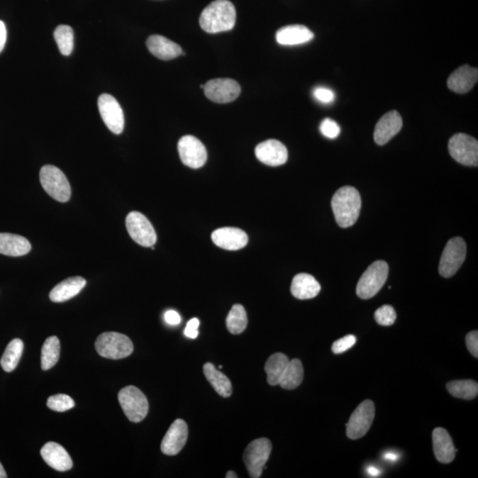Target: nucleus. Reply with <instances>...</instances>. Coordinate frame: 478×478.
<instances>
[{"label":"nucleus","instance_id":"f257e3e1","mask_svg":"<svg viewBox=\"0 0 478 478\" xmlns=\"http://www.w3.org/2000/svg\"><path fill=\"white\" fill-rule=\"evenodd\" d=\"M236 18V9L233 3L229 0H216L202 11L199 24L208 33H220L233 30Z\"/></svg>","mask_w":478,"mask_h":478},{"label":"nucleus","instance_id":"f03ea898","mask_svg":"<svg viewBox=\"0 0 478 478\" xmlns=\"http://www.w3.org/2000/svg\"><path fill=\"white\" fill-rule=\"evenodd\" d=\"M335 218L341 228L354 226L359 218L362 199L359 191L352 187H345L336 191L331 201Z\"/></svg>","mask_w":478,"mask_h":478},{"label":"nucleus","instance_id":"7ed1b4c3","mask_svg":"<svg viewBox=\"0 0 478 478\" xmlns=\"http://www.w3.org/2000/svg\"><path fill=\"white\" fill-rule=\"evenodd\" d=\"M96 350L102 357L121 360L133 352V343L126 335L118 333H104L95 342Z\"/></svg>","mask_w":478,"mask_h":478},{"label":"nucleus","instance_id":"20e7f679","mask_svg":"<svg viewBox=\"0 0 478 478\" xmlns=\"http://www.w3.org/2000/svg\"><path fill=\"white\" fill-rule=\"evenodd\" d=\"M389 274L388 264L377 260L367 267L358 282L356 294L360 299H369L376 296L384 287Z\"/></svg>","mask_w":478,"mask_h":478},{"label":"nucleus","instance_id":"39448f33","mask_svg":"<svg viewBox=\"0 0 478 478\" xmlns=\"http://www.w3.org/2000/svg\"><path fill=\"white\" fill-rule=\"evenodd\" d=\"M40 182L45 192L59 202H67L71 197V187L65 174L58 167L46 165L40 170Z\"/></svg>","mask_w":478,"mask_h":478},{"label":"nucleus","instance_id":"423d86ee","mask_svg":"<svg viewBox=\"0 0 478 478\" xmlns=\"http://www.w3.org/2000/svg\"><path fill=\"white\" fill-rule=\"evenodd\" d=\"M118 399L125 416L130 422L140 423L148 416V401L138 388L130 385L121 389Z\"/></svg>","mask_w":478,"mask_h":478},{"label":"nucleus","instance_id":"0eeeda50","mask_svg":"<svg viewBox=\"0 0 478 478\" xmlns=\"http://www.w3.org/2000/svg\"><path fill=\"white\" fill-rule=\"evenodd\" d=\"M271 451L272 444L266 438L253 440L246 447L243 458L250 477L252 478L262 477Z\"/></svg>","mask_w":478,"mask_h":478},{"label":"nucleus","instance_id":"6e6552de","mask_svg":"<svg viewBox=\"0 0 478 478\" xmlns=\"http://www.w3.org/2000/svg\"><path fill=\"white\" fill-rule=\"evenodd\" d=\"M467 245L462 238H451L442 253L438 271L442 277L455 276L466 259Z\"/></svg>","mask_w":478,"mask_h":478},{"label":"nucleus","instance_id":"1a4fd4ad","mask_svg":"<svg viewBox=\"0 0 478 478\" xmlns=\"http://www.w3.org/2000/svg\"><path fill=\"white\" fill-rule=\"evenodd\" d=\"M449 152L456 162L465 166L478 165V142L469 135H452L448 144Z\"/></svg>","mask_w":478,"mask_h":478},{"label":"nucleus","instance_id":"9d476101","mask_svg":"<svg viewBox=\"0 0 478 478\" xmlns=\"http://www.w3.org/2000/svg\"><path fill=\"white\" fill-rule=\"evenodd\" d=\"M374 405L373 401H367L360 403L358 408L352 413L347 426V436L350 440H359L365 436L370 429L374 418Z\"/></svg>","mask_w":478,"mask_h":478},{"label":"nucleus","instance_id":"9b49d317","mask_svg":"<svg viewBox=\"0 0 478 478\" xmlns=\"http://www.w3.org/2000/svg\"><path fill=\"white\" fill-rule=\"evenodd\" d=\"M126 227L130 238L138 245L144 248H151L155 245L157 235L155 228L143 213L135 211L128 213Z\"/></svg>","mask_w":478,"mask_h":478},{"label":"nucleus","instance_id":"f8f14e48","mask_svg":"<svg viewBox=\"0 0 478 478\" xmlns=\"http://www.w3.org/2000/svg\"><path fill=\"white\" fill-rule=\"evenodd\" d=\"M206 98L210 101L226 104L230 103L240 95L241 88L238 82L229 78H217L208 82L204 85Z\"/></svg>","mask_w":478,"mask_h":478},{"label":"nucleus","instance_id":"ddd939ff","mask_svg":"<svg viewBox=\"0 0 478 478\" xmlns=\"http://www.w3.org/2000/svg\"><path fill=\"white\" fill-rule=\"evenodd\" d=\"M182 162L191 169H199L205 165L208 160V152L205 145L194 135H184L178 142Z\"/></svg>","mask_w":478,"mask_h":478},{"label":"nucleus","instance_id":"4468645a","mask_svg":"<svg viewBox=\"0 0 478 478\" xmlns=\"http://www.w3.org/2000/svg\"><path fill=\"white\" fill-rule=\"evenodd\" d=\"M101 118L113 134L119 135L124 128V115L118 101L113 96L102 94L98 99Z\"/></svg>","mask_w":478,"mask_h":478},{"label":"nucleus","instance_id":"2eb2a0df","mask_svg":"<svg viewBox=\"0 0 478 478\" xmlns=\"http://www.w3.org/2000/svg\"><path fill=\"white\" fill-rule=\"evenodd\" d=\"M188 426L184 420L177 419L171 424L165 437L163 438L160 450L164 455L173 456L179 454L187 444Z\"/></svg>","mask_w":478,"mask_h":478},{"label":"nucleus","instance_id":"dca6fc26","mask_svg":"<svg viewBox=\"0 0 478 478\" xmlns=\"http://www.w3.org/2000/svg\"><path fill=\"white\" fill-rule=\"evenodd\" d=\"M255 155L260 162L270 167L284 165L288 160V151L283 143L276 139L260 143L255 148Z\"/></svg>","mask_w":478,"mask_h":478},{"label":"nucleus","instance_id":"f3484780","mask_svg":"<svg viewBox=\"0 0 478 478\" xmlns=\"http://www.w3.org/2000/svg\"><path fill=\"white\" fill-rule=\"evenodd\" d=\"M212 240L220 248L237 251L248 244V236L238 228L226 227L213 231Z\"/></svg>","mask_w":478,"mask_h":478},{"label":"nucleus","instance_id":"a211bd4d","mask_svg":"<svg viewBox=\"0 0 478 478\" xmlns=\"http://www.w3.org/2000/svg\"><path fill=\"white\" fill-rule=\"evenodd\" d=\"M41 456L46 465L58 472L72 469L73 462L66 449L55 442H48L41 449Z\"/></svg>","mask_w":478,"mask_h":478},{"label":"nucleus","instance_id":"6ab92c4d","mask_svg":"<svg viewBox=\"0 0 478 478\" xmlns=\"http://www.w3.org/2000/svg\"><path fill=\"white\" fill-rule=\"evenodd\" d=\"M402 118L397 111H391L382 117L374 128V139L377 145H384L401 131Z\"/></svg>","mask_w":478,"mask_h":478},{"label":"nucleus","instance_id":"aec40b11","mask_svg":"<svg viewBox=\"0 0 478 478\" xmlns=\"http://www.w3.org/2000/svg\"><path fill=\"white\" fill-rule=\"evenodd\" d=\"M478 80V70L468 65L460 67L448 78V85L456 94H467L475 87Z\"/></svg>","mask_w":478,"mask_h":478},{"label":"nucleus","instance_id":"412c9836","mask_svg":"<svg viewBox=\"0 0 478 478\" xmlns=\"http://www.w3.org/2000/svg\"><path fill=\"white\" fill-rule=\"evenodd\" d=\"M146 45L150 52L157 58L163 60H169L183 55V50L180 45L169 40L163 35H151L146 41Z\"/></svg>","mask_w":478,"mask_h":478},{"label":"nucleus","instance_id":"4be33fe9","mask_svg":"<svg viewBox=\"0 0 478 478\" xmlns=\"http://www.w3.org/2000/svg\"><path fill=\"white\" fill-rule=\"evenodd\" d=\"M434 454L438 462L450 463L454 461L457 450L455 448L452 438L447 430L436 428L433 433Z\"/></svg>","mask_w":478,"mask_h":478},{"label":"nucleus","instance_id":"5701e85b","mask_svg":"<svg viewBox=\"0 0 478 478\" xmlns=\"http://www.w3.org/2000/svg\"><path fill=\"white\" fill-rule=\"evenodd\" d=\"M85 285L87 280L82 277L67 278L52 289L50 292V299L55 303L65 302L79 294Z\"/></svg>","mask_w":478,"mask_h":478},{"label":"nucleus","instance_id":"b1692460","mask_svg":"<svg viewBox=\"0 0 478 478\" xmlns=\"http://www.w3.org/2000/svg\"><path fill=\"white\" fill-rule=\"evenodd\" d=\"M276 38L282 45H298L311 41L313 33L303 25H289L277 32Z\"/></svg>","mask_w":478,"mask_h":478},{"label":"nucleus","instance_id":"393cba45","mask_svg":"<svg viewBox=\"0 0 478 478\" xmlns=\"http://www.w3.org/2000/svg\"><path fill=\"white\" fill-rule=\"evenodd\" d=\"M291 291L296 299H310L319 294L321 285L311 274H298L292 280Z\"/></svg>","mask_w":478,"mask_h":478},{"label":"nucleus","instance_id":"a878e982","mask_svg":"<svg viewBox=\"0 0 478 478\" xmlns=\"http://www.w3.org/2000/svg\"><path fill=\"white\" fill-rule=\"evenodd\" d=\"M31 250L30 241L19 235L0 233V253L18 257L26 255Z\"/></svg>","mask_w":478,"mask_h":478},{"label":"nucleus","instance_id":"bb28decb","mask_svg":"<svg viewBox=\"0 0 478 478\" xmlns=\"http://www.w3.org/2000/svg\"><path fill=\"white\" fill-rule=\"evenodd\" d=\"M206 379L220 396L223 398H229L233 394V384L229 378L216 369L213 364L208 362L203 366Z\"/></svg>","mask_w":478,"mask_h":478},{"label":"nucleus","instance_id":"cd10ccee","mask_svg":"<svg viewBox=\"0 0 478 478\" xmlns=\"http://www.w3.org/2000/svg\"><path fill=\"white\" fill-rule=\"evenodd\" d=\"M289 362H290V360L282 352H277V354L271 355L267 360L265 364L267 383L272 387L279 385L281 378L283 377Z\"/></svg>","mask_w":478,"mask_h":478},{"label":"nucleus","instance_id":"c85d7f7f","mask_svg":"<svg viewBox=\"0 0 478 478\" xmlns=\"http://www.w3.org/2000/svg\"><path fill=\"white\" fill-rule=\"evenodd\" d=\"M304 378V369L299 359H294L289 362L282 377L279 385L285 390H294L301 385Z\"/></svg>","mask_w":478,"mask_h":478},{"label":"nucleus","instance_id":"c756f323","mask_svg":"<svg viewBox=\"0 0 478 478\" xmlns=\"http://www.w3.org/2000/svg\"><path fill=\"white\" fill-rule=\"evenodd\" d=\"M23 342L20 338H14L7 345L6 351L4 352L1 362H0L2 369L6 372H12V371L16 369L21 355H23Z\"/></svg>","mask_w":478,"mask_h":478},{"label":"nucleus","instance_id":"7c9ffc66","mask_svg":"<svg viewBox=\"0 0 478 478\" xmlns=\"http://www.w3.org/2000/svg\"><path fill=\"white\" fill-rule=\"evenodd\" d=\"M449 394L455 398L472 401L478 394V384L473 380H455L447 384Z\"/></svg>","mask_w":478,"mask_h":478},{"label":"nucleus","instance_id":"2f4dec72","mask_svg":"<svg viewBox=\"0 0 478 478\" xmlns=\"http://www.w3.org/2000/svg\"><path fill=\"white\" fill-rule=\"evenodd\" d=\"M60 355L59 338L52 336L45 341L41 352V366L43 370H48L55 366Z\"/></svg>","mask_w":478,"mask_h":478},{"label":"nucleus","instance_id":"473e14b6","mask_svg":"<svg viewBox=\"0 0 478 478\" xmlns=\"http://www.w3.org/2000/svg\"><path fill=\"white\" fill-rule=\"evenodd\" d=\"M248 315H246L244 306L239 304L234 305L227 316L226 326L228 330L231 334H241L248 327Z\"/></svg>","mask_w":478,"mask_h":478},{"label":"nucleus","instance_id":"72a5a7b5","mask_svg":"<svg viewBox=\"0 0 478 478\" xmlns=\"http://www.w3.org/2000/svg\"><path fill=\"white\" fill-rule=\"evenodd\" d=\"M55 38L60 53L69 56L74 49V31L67 25H60L55 31Z\"/></svg>","mask_w":478,"mask_h":478},{"label":"nucleus","instance_id":"f704fd0d","mask_svg":"<svg viewBox=\"0 0 478 478\" xmlns=\"http://www.w3.org/2000/svg\"><path fill=\"white\" fill-rule=\"evenodd\" d=\"M72 398L66 394H57L51 396L48 401V406L50 409L56 412H66L72 409L74 406Z\"/></svg>","mask_w":478,"mask_h":478},{"label":"nucleus","instance_id":"c9c22d12","mask_svg":"<svg viewBox=\"0 0 478 478\" xmlns=\"http://www.w3.org/2000/svg\"><path fill=\"white\" fill-rule=\"evenodd\" d=\"M397 315L394 308L390 305H384L378 309L374 313V319L382 326H391L395 323Z\"/></svg>","mask_w":478,"mask_h":478},{"label":"nucleus","instance_id":"e433bc0d","mask_svg":"<svg viewBox=\"0 0 478 478\" xmlns=\"http://www.w3.org/2000/svg\"><path fill=\"white\" fill-rule=\"evenodd\" d=\"M320 131L324 137L330 139L337 138L340 134V127L336 121L330 118L324 119L320 125Z\"/></svg>","mask_w":478,"mask_h":478},{"label":"nucleus","instance_id":"4c0bfd02","mask_svg":"<svg viewBox=\"0 0 478 478\" xmlns=\"http://www.w3.org/2000/svg\"><path fill=\"white\" fill-rule=\"evenodd\" d=\"M355 343V336H354V335H348V336L335 341L333 348H331V350L336 355L343 354V352H347L349 349L354 347Z\"/></svg>","mask_w":478,"mask_h":478},{"label":"nucleus","instance_id":"58836bf2","mask_svg":"<svg viewBox=\"0 0 478 478\" xmlns=\"http://www.w3.org/2000/svg\"><path fill=\"white\" fill-rule=\"evenodd\" d=\"M313 97L316 98V101L324 103V104H330V103H333L335 99V94L333 91L324 87H318L315 89V91L313 92Z\"/></svg>","mask_w":478,"mask_h":478},{"label":"nucleus","instance_id":"ea45409f","mask_svg":"<svg viewBox=\"0 0 478 478\" xmlns=\"http://www.w3.org/2000/svg\"><path fill=\"white\" fill-rule=\"evenodd\" d=\"M466 345L468 348L470 354L474 357H478V331L473 330L466 336Z\"/></svg>","mask_w":478,"mask_h":478},{"label":"nucleus","instance_id":"a19ab883","mask_svg":"<svg viewBox=\"0 0 478 478\" xmlns=\"http://www.w3.org/2000/svg\"><path fill=\"white\" fill-rule=\"evenodd\" d=\"M199 321L198 318H192L189 321L187 327H185L184 335L189 338H197L199 336Z\"/></svg>","mask_w":478,"mask_h":478},{"label":"nucleus","instance_id":"79ce46f5","mask_svg":"<svg viewBox=\"0 0 478 478\" xmlns=\"http://www.w3.org/2000/svg\"><path fill=\"white\" fill-rule=\"evenodd\" d=\"M164 318H165L166 323L169 324V326H176L181 323V316L174 310L167 311L165 316H164Z\"/></svg>","mask_w":478,"mask_h":478},{"label":"nucleus","instance_id":"37998d69","mask_svg":"<svg viewBox=\"0 0 478 478\" xmlns=\"http://www.w3.org/2000/svg\"><path fill=\"white\" fill-rule=\"evenodd\" d=\"M6 41V28L5 23L0 21V52L3 51L5 48Z\"/></svg>","mask_w":478,"mask_h":478},{"label":"nucleus","instance_id":"c03bdc74","mask_svg":"<svg viewBox=\"0 0 478 478\" xmlns=\"http://www.w3.org/2000/svg\"><path fill=\"white\" fill-rule=\"evenodd\" d=\"M367 473L369 474L370 477H379L381 474V470L376 468V467H369L367 468Z\"/></svg>","mask_w":478,"mask_h":478},{"label":"nucleus","instance_id":"a18cd8bd","mask_svg":"<svg viewBox=\"0 0 478 478\" xmlns=\"http://www.w3.org/2000/svg\"><path fill=\"white\" fill-rule=\"evenodd\" d=\"M384 458L388 462H397L399 456L394 454V452H387V454L384 455Z\"/></svg>","mask_w":478,"mask_h":478},{"label":"nucleus","instance_id":"49530a36","mask_svg":"<svg viewBox=\"0 0 478 478\" xmlns=\"http://www.w3.org/2000/svg\"><path fill=\"white\" fill-rule=\"evenodd\" d=\"M6 477L7 475L5 472V469H4L1 462H0V478H6Z\"/></svg>","mask_w":478,"mask_h":478},{"label":"nucleus","instance_id":"de8ad7c7","mask_svg":"<svg viewBox=\"0 0 478 478\" xmlns=\"http://www.w3.org/2000/svg\"><path fill=\"white\" fill-rule=\"evenodd\" d=\"M226 478H237V474L234 472H228L226 476Z\"/></svg>","mask_w":478,"mask_h":478}]
</instances>
